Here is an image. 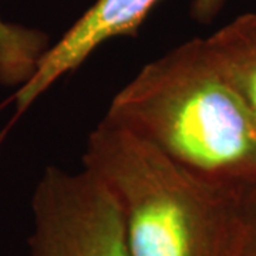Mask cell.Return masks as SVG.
<instances>
[{"mask_svg":"<svg viewBox=\"0 0 256 256\" xmlns=\"http://www.w3.org/2000/svg\"><path fill=\"white\" fill-rule=\"evenodd\" d=\"M204 42L256 118V12L240 14Z\"/></svg>","mask_w":256,"mask_h":256,"instance_id":"obj_5","label":"cell"},{"mask_svg":"<svg viewBox=\"0 0 256 256\" xmlns=\"http://www.w3.org/2000/svg\"><path fill=\"white\" fill-rule=\"evenodd\" d=\"M204 180L256 182V118L195 37L146 63L106 117Z\"/></svg>","mask_w":256,"mask_h":256,"instance_id":"obj_1","label":"cell"},{"mask_svg":"<svg viewBox=\"0 0 256 256\" xmlns=\"http://www.w3.org/2000/svg\"><path fill=\"white\" fill-rule=\"evenodd\" d=\"M82 166L114 192L130 256H229L239 188L204 180L107 118Z\"/></svg>","mask_w":256,"mask_h":256,"instance_id":"obj_2","label":"cell"},{"mask_svg":"<svg viewBox=\"0 0 256 256\" xmlns=\"http://www.w3.org/2000/svg\"><path fill=\"white\" fill-rule=\"evenodd\" d=\"M229 256H256V182L239 188Z\"/></svg>","mask_w":256,"mask_h":256,"instance_id":"obj_7","label":"cell"},{"mask_svg":"<svg viewBox=\"0 0 256 256\" xmlns=\"http://www.w3.org/2000/svg\"><path fill=\"white\" fill-rule=\"evenodd\" d=\"M30 256H130L114 192L92 171L44 170L32 195Z\"/></svg>","mask_w":256,"mask_h":256,"instance_id":"obj_3","label":"cell"},{"mask_svg":"<svg viewBox=\"0 0 256 256\" xmlns=\"http://www.w3.org/2000/svg\"><path fill=\"white\" fill-rule=\"evenodd\" d=\"M50 46L44 32L0 18V84L18 88L26 84Z\"/></svg>","mask_w":256,"mask_h":256,"instance_id":"obj_6","label":"cell"},{"mask_svg":"<svg viewBox=\"0 0 256 256\" xmlns=\"http://www.w3.org/2000/svg\"><path fill=\"white\" fill-rule=\"evenodd\" d=\"M161 0H96L70 28L48 47L36 72L14 92L16 116H22L34 101L63 76L77 70L106 42L116 37H137L150 12ZM226 0H192L191 16L210 23Z\"/></svg>","mask_w":256,"mask_h":256,"instance_id":"obj_4","label":"cell"}]
</instances>
